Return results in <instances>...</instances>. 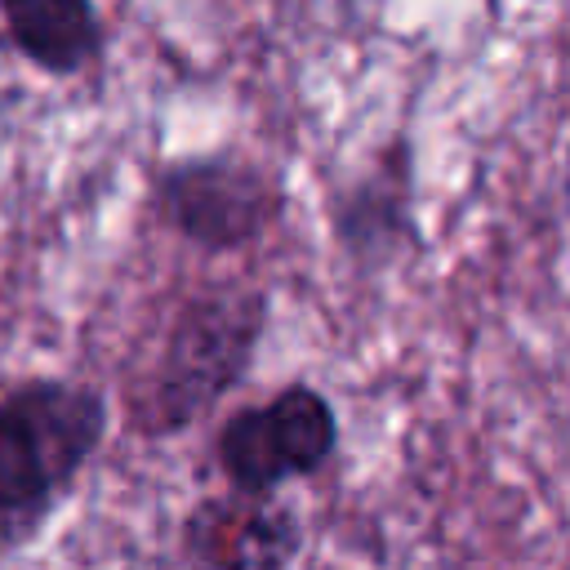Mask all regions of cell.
I'll use <instances>...</instances> for the list:
<instances>
[{
  "mask_svg": "<svg viewBox=\"0 0 570 570\" xmlns=\"http://www.w3.org/2000/svg\"><path fill=\"white\" fill-rule=\"evenodd\" d=\"M147 218L205 258L258 249L289 214L281 165L245 147H205L165 156L147 174Z\"/></svg>",
  "mask_w": 570,
  "mask_h": 570,
  "instance_id": "cell-3",
  "label": "cell"
},
{
  "mask_svg": "<svg viewBox=\"0 0 570 570\" xmlns=\"http://www.w3.org/2000/svg\"><path fill=\"white\" fill-rule=\"evenodd\" d=\"M272 330V289L245 276H214L165 303L142 356L125 374V423L160 445L232 401Z\"/></svg>",
  "mask_w": 570,
  "mask_h": 570,
  "instance_id": "cell-1",
  "label": "cell"
},
{
  "mask_svg": "<svg viewBox=\"0 0 570 570\" xmlns=\"http://www.w3.org/2000/svg\"><path fill=\"white\" fill-rule=\"evenodd\" d=\"M4 45L49 80H76L107 58L98 0H0Z\"/></svg>",
  "mask_w": 570,
  "mask_h": 570,
  "instance_id": "cell-7",
  "label": "cell"
},
{
  "mask_svg": "<svg viewBox=\"0 0 570 570\" xmlns=\"http://www.w3.org/2000/svg\"><path fill=\"white\" fill-rule=\"evenodd\" d=\"M107 436L111 396L98 383L27 374L0 392V561L40 543Z\"/></svg>",
  "mask_w": 570,
  "mask_h": 570,
  "instance_id": "cell-2",
  "label": "cell"
},
{
  "mask_svg": "<svg viewBox=\"0 0 570 570\" xmlns=\"http://www.w3.org/2000/svg\"><path fill=\"white\" fill-rule=\"evenodd\" d=\"M343 445L334 401L316 383H281L276 392L227 410L209 436L223 485L245 494H285V485L321 476Z\"/></svg>",
  "mask_w": 570,
  "mask_h": 570,
  "instance_id": "cell-4",
  "label": "cell"
},
{
  "mask_svg": "<svg viewBox=\"0 0 570 570\" xmlns=\"http://www.w3.org/2000/svg\"><path fill=\"white\" fill-rule=\"evenodd\" d=\"M183 570H294L303 552V512L285 494L209 490L178 517Z\"/></svg>",
  "mask_w": 570,
  "mask_h": 570,
  "instance_id": "cell-6",
  "label": "cell"
},
{
  "mask_svg": "<svg viewBox=\"0 0 570 570\" xmlns=\"http://www.w3.org/2000/svg\"><path fill=\"white\" fill-rule=\"evenodd\" d=\"M330 240L356 276H379L423 245L414 209V147L392 134L361 169L325 191Z\"/></svg>",
  "mask_w": 570,
  "mask_h": 570,
  "instance_id": "cell-5",
  "label": "cell"
}]
</instances>
